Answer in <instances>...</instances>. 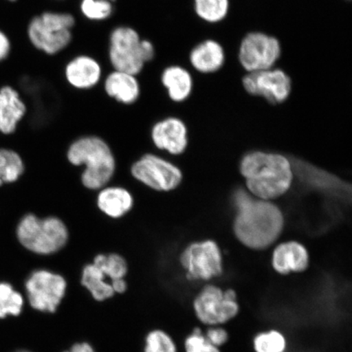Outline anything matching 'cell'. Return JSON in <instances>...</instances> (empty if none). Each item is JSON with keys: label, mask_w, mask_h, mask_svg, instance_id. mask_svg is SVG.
<instances>
[{"label": "cell", "mask_w": 352, "mask_h": 352, "mask_svg": "<svg viewBox=\"0 0 352 352\" xmlns=\"http://www.w3.org/2000/svg\"><path fill=\"white\" fill-rule=\"evenodd\" d=\"M79 10L87 20L104 21L111 17L114 6L109 0H81Z\"/></svg>", "instance_id": "28"}, {"label": "cell", "mask_w": 352, "mask_h": 352, "mask_svg": "<svg viewBox=\"0 0 352 352\" xmlns=\"http://www.w3.org/2000/svg\"><path fill=\"white\" fill-rule=\"evenodd\" d=\"M237 213L235 234L242 244L253 250H263L274 243L283 228V217L270 202L255 201L244 191L235 195Z\"/></svg>", "instance_id": "2"}, {"label": "cell", "mask_w": 352, "mask_h": 352, "mask_svg": "<svg viewBox=\"0 0 352 352\" xmlns=\"http://www.w3.org/2000/svg\"><path fill=\"white\" fill-rule=\"evenodd\" d=\"M149 140L154 151L170 155H182L188 146L186 123L177 117H166L154 122L149 129Z\"/></svg>", "instance_id": "13"}, {"label": "cell", "mask_w": 352, "mask_h": 352, "mask_svg": "<svg viewBox=\"0 0 352 352\" xmlns=\"http://www.w3.org/2000/svg\"><path fill=\"white\" fill-rule=\"evenodd\" d=\"M12 42L4 30L0 29V64L10 57L12 52Z\"/></svg>", "instance_id": "33"}, {"label": "cell", "mask_w": 352, "mask_h": 352, "mask_svg": "<svg viewBox=\"0 0 352 352\" xmlns=\"http://www.w3.org/2000/svg\"><path fill=\"white\" fill-rule=\"evenodd\" d=\"M129 175L140 186L160 193L173 192L183 182L179 167L154 151L145 152L132 162Z\"/></svg>", "instance_id": "6"}, {"label": "cell", "mask_w": 352, "mask_h": 352, "mask_svg": "<svg viewBox=\"0 0 352 352\" xmlns=\"http://www.w3.org/2000/svg\"><path fill=\"white\" fill-rule=\"evenodd\" d=\"M281 52L278 38L263 32H250L241 42L239 60L246 72H261L274 68Z\"/></svg>", "instance_id": "11"}, {"label": "cell", "mask_w": 352, "mask_h": 352, "mask_svg": "<svg viewBox=\"0 0 352 352\" xmlns=\"http://www.w3.org/2000/svg\"><path fill=\"white\" fill-rule=\"evenodd\" d=\"M271 261L276 274L283 276L301 274L309 266V254L297 241L285 242L276 246Z\"/></svg>", "instance_id": "18"}, {"label": "cell", "mask_w": 352, "mask_h": 352, "mask_svg": "<svg viewBox=\"0 0 352 352\" xmlns=\"http://www.w3.org/2000/svg\"><path fill=\"white\" fill-rule=\"evenodd\" d=\"M107 280V277L94 263H87L82 267L81 284L88 290L95 300L103 302L116 294L111 284Z\"/></svg>", "instance_id": "22"}, {"label": "cell", "mask_w": 352, "mask_h": 352, "mask_svg": "<svg viewBox=\"0 0 352 352\" xmlns=\"http://www.w3.org/2000/svg\"><path fill=\"white\" fill-rule=\"evenodd\" d=\"M144 352H177V346L170 334L154 329L145 338Z\"/></svg>", "instance_id": "29"}, {"label": "cell", "mask_w": 352, "mask_h": 352, "mask_svg": "<svg viewBox=\"0 0 352 352\" xmlns=\"http://www.w3.org/2000/svg\"><path fill=\"white\" fill-rule=\"evenodd\" d=\"M65 160L70 166L82 168L79 182L88 191L96 192L111 183L117 173L116 153L98 135H83L66 148Z\"/></svg>", "instance_id": "1"}, {"label": "cell", "mask_w": 352, "mask_h": 352, "mask_svg": "<svg viewBox=\"0 0 352 352\" xmlns=\"http://www.w3.org/2000/svg\"><path fill=\"white\" fill-rule=\"evenodd\" d=\"M28 113V104L16 88L0 87V133L6 136L16 133Z\"/></svg>", "instance_id": "16"}, {"label": "cell", "mask_w": 352, "mask_h": 352, "mask_svg": "<svg viewBox=\"0 0 352 352\" xmlns=\"http://www.w3.org/2000/svg\"><path fill=\"white\" fill-rule=\"evenodd\" d=\"M179 263L190 283H210L223 274L221 250L212 241L186 246L179 255Z\"/></svg>", "instance_id": "8"}, {"label": "cell", "mask_w": 352, "mask_h": 352, "mask_svg": "<svg viewBox=\"0 0 352 352\" xmlns=\"http://www.w3.org/2000/svg\"><path fill=\"white\" fill-rule=\"evenodd\" d=\"M138 30L130 25H118L109 37L108 58L113 69L135 76L142 74L144 66Z\"/></svg>", "instance_id": "10"}, {"label": "cell", "mask_w": 352, "mask_h": 352, "mask_svg": "<svg viewBox=\"0 0 352 352\" xmlns=\"http://www.w3.org/2000/svg\"><path fill=\"white\" fill-rule=\"evenodd\" d=\"M112 288L114 293L123 294L127 289V283L125 278L113 280L111 281Z\"/></svg>", "instance_id": "35"}, {"label": "cell", "mask_w": 352, "mask_h": 352, "mask_svg": "<svg viewBox=\"0 0 352 352\" xmlns=\"http://www.w3.org/2000/svg\"><path fill=\"white\" fill-rule=\"evenodd\" d=\"M64 76L67 85L73 89L88 91L100 85L103 77V69L94 56L80 54L66 63Z\"/></svg>", "instance_id": "14"}, {"label": "cell", "mask_w": 352, "mask_h": 352, "mask_svg": "<svg viewBox=\"0 0 352 352\" xmlns=\"http://www.w3.org/2000/svg\"><path fill=\"white\" fill-rule=\"evenodd\" d=\"M241 173L254 195L263 200L283 195L292 183V167L278 154L254 152L241 161Z\"/></svg>", "instance_id": "3"}, {"label": "cell", "mask_w": 352, "mask_h": 352, "mask_svg": "<svg viewBox=\"0 0 352 352\" xmlns=\"http://www.w3.org/2000/svg\"><path fill=\"white\" fill-rule=\"evenodd\" d=\"M6 1L10 2V3H15L17 1V0H6Z\"/></svg>", "instance_id": "37"}, {"label": "cell", "mask_w": 352, "mask_h": 352, "mask_svg": "<svg viewBox=\"0 0 352 352\" xmlns=\"http://www.w3.org/2000/svg\"><path fill=\"white\" fill-rule=\"evenodd\" d=\"M199 19L208 23H218L226 19L230 12V0H193Z\"/></svg>", "instance_id": "25"}, {"label": "cell", "mask_w": 352, "mask_h": 352, "mask_svg": "<svg viewBox=\"0 0 352 352\" xmlns=\"http://www.w3.org/2000/svg\"><path fill=\"white\" fill-rule=\"evenodd\" d=\"M192 67L201 74L219 72L226 63V52L217 41L206 39L197 44L189 54Z\"/></svg>", "instance_id": "19"}, {"label": "cell", "mask_w": 352, "mask_h": 352, "mask_svg": "<svg viewBox=\"0 0 352 352\" xmlns=\"http://www.w3.org/2000/svg\"><path fill=\"white\" fill-rule=\"evenodd\" d=\"M76 25V19L72 13L44 11L30 19L26 35L35 50L54 56L72 44Z\"/></svg>", "instance_id": "5"}, {"label": "cell", "mask_w": 352, "mask_h": 352, "mask_svg": "<svg viewBox=\"0 0 352 352\" xmlns=\"http://www.w3.org/2000/svg\"><path fill=\"white\" fill-rule=\"evenodd\" d=\"M105 96L122 107H132L142 96V87L138 76L113 69L104 79Z\"/></svg>", "instance_id": "17"}, {"label": "cell", "mask_w": 352, "mask_h": 352, "mask_svg": "<svg viewBox=\"0 0 352 352\" xmlns=\"http://www.w3.org/2000/svg\"><path fill=\"white\" fill-rule=\"evenodd\" d=\"M186 352H221L219 347L211 344L200 328H195L184 340Z\"/></svg>", "instance_id": "30"}, {"label": "cell", "mask_w": 352, "mask_h": 352, "mask_svg": "<svg viewBox=\"0 0 352 352\" xmlns=\"http://www.w3.org/2000/svg\"><path fill=\"white\" fill-rule=\"evenodd\" d=\"M24 305L25 299L20 292L10 283H0V319L20 316Z\"/></svg>", "instance_id": "24"}, {"label": "cell", "mask_w": 352, "mask_h": 352, "mask_svg": "<svg viewBox=\"0 0 352 352\" xmlns=\"http://www.w3.org/2000/svg\"><path fill=\"white\" fill-rule=\"evenodd\" d=\"M287 346L285 336L276 329L258 333L253 340L254 352H285Z\"/></svg>", "instance_id": "26"}, {"label": "cell", "mask_w": 352, "mask_h": 352, "mask_svg": "<svg viewBox=\"0 0 352 352\" xmlns=\"http://www.w3.org/2000/svg\"><path fill=\"white\" fill-rule=\"evenodd\" d=\"M92 263L111 281L125 278L129 272V263L126 259L122 254L117 252L96 254Z\"/></svg>", "instance_id": "23"}, {"label": "cell", "mask_w": 352, "mask_h": 352, "mask_svg": "<svg viewBox=\"0 0 352 352\" xmlns=\"http://www.w3.org/2000/svg\"><path fill=\"white\" fill-rule=\"evenodd\" d=\"M140 50L145 65L151 63L155 58L156 48L153 43L148 38H142L140 42Z\"/></svg>", "instance_id": "32"}, {"label": "cell", "mask_w": 352, "mask_h": 352, "mask_svg": "<svg viewBox=\"0 0 352 352\" xmlns=\"http://www.w3.org/2000/svg\"><path fill=\"white\" fill-rule=\"evenodd\" d=\"M63 352H96L94 347L89 343L82 342H78L72 346V349Z\"/></svg>", "instance_id": "34"}, {"label": "cell", "mask_w": 352, "mask_h": 352, "mask_svg": "<svg viewBox=\"0 0 352 352\" xmlns=\"http://www.w3.org/2000/svg\"><path fill=\"white\" fill-rule=\"evenodd\" d=\"M242 85L249 94L261 96L272 104L283 103L292 90V78L284 70L276 68L248 73Z\"/></svg>", "instance_id": "12"}, {"label": "cell", "mask_w": 352, "mask_h": 352, "mask_svg": "<svg viewBox=\"0 0 352 352\" xmlns=\"http://www.w3.org/2000/svg\"><path fill=\"white\" fill-rule=\"evenodd\" d=\"M67 283L63 275L39 268L30 274L25 283L26 297L33 309L54 314L65 296Z\"/></svg>", "instance_id": "9"}, {"label": "cell", "mask_w": 352, "mask_h": 352, "mask_svg": "<svg viewBox=\"0 0 352 352\" xmlns=\"http://www.w3.org/2000/svg\"><path fill=\"white\" fill-rule=\"evenodd\" d=\"M160 81L166 94L175 103H182L190 96L193 87L192 74L183 66H167L161 74Z\"/></svg>", "instance_id": "20"}, {"label": "cell", "mask_w": 352, "mask_h": 352, "mask_svg": "<svg viewBox=\"0 0 352 352\" xmlns=\"http://www.w3.org/2000/svg\"><path fill=\"white\" fill-rule=\"evenodd\" d=\"M135 204L133 192L121 184H109L95 192L96 209L109 219L120 220L126 217Z\"/></svg>", "instance_id": "15"}, {"label": "cell", "mask_w": 352, "mask_h": 352, "mask_svg": "<svg viewBox=\"0 0 352 352\" xmlns=\"http://www.w3.org/2000/svg\"><path fill=\"white\" fill-rule=\"evenodd\" d=\"M14 352H32V351H28V350H19V351H14Z\"/></svg>", "instance_id": "36"}, {"label": "cell", "mask_w": 352, "mask_h": 352, "mask_svg": "<svg viewBox=\"0 0 352 352\" xmlns=\"http://www.w3.org/2000/svg\"><path fill=\"white\" fill-rule=\"evenodd\" d=\"M298 169H301V170H298V174H301V176L307 180V182L311 184L312 186L323 189L324 191H340L341 186L340 180L333 178V176L321 173L320 170L307 165L302 166L298 164Z\"/></svg>", "instance_id": "27"}, {"label": "cell", "mask_w": 352, "mask_h": 352, "mask_svg": "<svg viewBox=\"0 0 352 352\" xmlns=\"http://www.w3.org/2000/svg\"><path fill=\"white\" fill-rule=\"evenodd\" d=\"M204 333L211 344L219 349L226 345L230 340L228 332L222 327H210Z\"/></svg>", "instance_id": "31"}, {"label": "cell", "mask_w": 352, "mask_h": 352, "mask_svg": "<svg viewBox=\"0 0 352 352\" xmlns=\"http://www.w3.org/2000/svg\"><path fill=\"white\" fill-rule=\"evenodd\" d=\"M109 1L113 3V2H116V0H109Z\"/></svg>", "instance_id": "38"}, {"label": "cell", "mask_w": 352, "mask_h": 352, "mask_svg": "<svg viewBox=\"0 0 352 352\" xmlns=\"http://www.w3.org/2000/svg\"><path fill=\"white\" fill-rule=\"evenodd\" d=\"M196 318L206 327H222L236 318L240 312L237 294L233 289H223L208 284L192 301Z\"/></svg>", "instance_id": "7"}, {"label": "cell", "mask_w": 352, "mask_h": 352, "mask_svg": "<svg viewBox=\"0 0 352 352\" xmlns=\"http://www.w3.org/2000/svg\"><path fill=\"white\" fill-rule=\"evenodd\" d=\"M25 170V162L20 152L0 147V188L19 182Z\"/></svg>", "instance_id": "21"}, {"label": "cell", "mask_w": 352, "mask_h": 352, "mask_svg": "<svg viewBox=\"0 0 352 352\" xmlns=\"http://www.w3.org/2000/svg\"><path fill=\"white\" fill-rule=\"evenodd\" d=\"M15 236L22 248L38 256H52L69 244L70 231L63 218L55 214L39 217L28 211L15 224Z\"/></svg>", "instance_id": "4"}]
</instances>
